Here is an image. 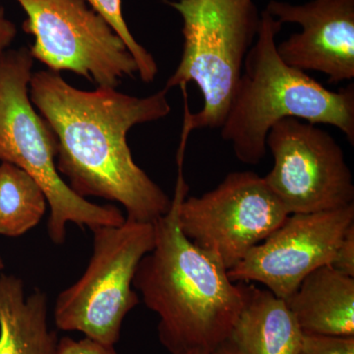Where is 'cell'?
I'll return each mask as SVG.
<instances>
[{"label":"cell","mask_w":354,"mask_h":354,"mask_svg":"<svg viewBox=\"0 0 354 354\" xmlns=\"http://www.w3.org/2000/svg\"><path fill=\"white\" fill-rule=\"evenodd\" d=\"M164 88L145 97L97 87H72L53 71L32 73L30 100L57 139L59 174L79 196L120 203L127 220L153 223L171 199L133 160L127 134L135 125L165 118L171 111Z\"/></svg>","instance_id":"obj_1"},{"label":"cell","mask_w":354,"mask_h":354,"mask_svg":"<svg viewBox=\"0 0 354 354\" xmlns=\"http://www.w3.org/2000/svg\"><path fill=\"white\" fill-rule=\"evenodd\" d=\"M183 158L169 212L153 223L155 245L139 263L133 288L158 317L160 344L171 354L212 353L227 341L245 299V283L194 245L178 225V208L187 196Z\"/></svg>","instance_id":"obj_2"},{"label":"cell","mask_w":354,"mask_h":354,"mask_svg":"<svg viewBox=\"0 0 354 354\" xmlns=\"http://www.w3.org/2000/svg\"><path fill=\"white\" fill-rule=\"evenodd\" d=\"M281 23L261 13L259 31L244 60L221 138L232 144L235 157L246 165L260 164L267 155V136L288 118L339 128L354 144V85L328 90L306 72L283 62L277 51Z\"/></svg>","instance_id":"obj_3"},{"label":"cell","mask_w":354,"mask_h":354,"mask_svg":"<svg viewBox=\"0 0 354 354\" xmlns=\"http://www.w3.org/2000/svg\"><path fill=\"white\" fill-rule=\"evenodd\" d=\"M32 64L26 48L0 59V162L17 165L39 184L50 206L48 236L57 245L64 243L69 223L91 230L122 225L127 218L118 207L79 196L58 172L57 139L30 100Z\"/></svg>","instance_id":"obj_4"},{"label":"cell","mask_w":354,"mask_h":354,"mask_svg":"<svg viewBox=\"0 0 354 354\" xmlns=\"http://www.w3.org/2000/svg\"><path fill=\"white\" fill-rule=\"evenodd\" d=\"M183 19L180 62L165 88L194 82L204 99L191 113L186 87L184 116L191 130L221 128L241 79L244 60L259 31L261 14L253 0L167 1Z\"/></svg>","instance_id":"obj_5"},{"label":"cell","mask_w":354,"mask_h":354,"mask_svg":"<svg viewBox=\"0 0 354 354\" xmlns=\"http://www.w3.org/2000/svg\"><path fill=\"white\" fill-rule=\"evenodd\" d=\"M93 254L82 277L55 300L59 330L80 332L115 346L127 314L139 304L133 279L139 263L155 245L153 223L125 220L92 230Z\"/></svg>","instance_id":"obj_6"},{"label":"cell","mask_w":354,"mask_h":354,"mask_svg":"<svg viewBox=\"0 0 354 354\" xmlns=\"http://www.w3.org/2000/svg\"><path fill=\"white\" fill-rule=\"evenodd\" d=\"M35 38L32 57L50 71H71L99 87L114 88L138 73L127 44L85 0H16Z\"/></svg>","instance_id":"obj_7"},{"label":"cell","mask_w":354,"mask_h":354,"mask_svg":"<svg viewBox=\"0 0 354 354\" xmlns=\"http://www.w3.org/2000/svg\"><path fill=\"white\" fill-rule=\"evenodd\" d=\"M290 215L264 177L234 171L201 196L184 198L178 225L194 245L230 271Z\"/></svg>","instance_id":"obj_8"},{"label":"cell","mask_w":354,"mask_h":354,"mask_svg":"<svg viewBox=\"0 0 354 354\" xmlns=\"http://www.w3.org/2000/svg\"><path fill=\"white\" fill-rule=\"evenodd\" d=\"M274 167L266 183L290 214L354 204V184L341 146L313 123L288 118L268 133Z\"/></svg>","instance_id":"obj_9"},{"label":"cell","mask_w":354,"mask_h":354,"mask_svg":"<svg viewBox=\"0 0 354 354\" xmlns=\"http://www.w3.org/2000/svg\"><path fill=\"white\" fill-rule=\"evenodd\" d=\"M354 204L316 213L291 214L281 227L253 247L228 277L234 283H259L288 299L305 277L330 265L348 228Z\"/></svg>","instance_id":"obj_10"},{"label":"cell","mask_w":354,"mask_h":354,"mask_svg":"<svg viewBox=\"0 0 354 354\" xmlns=\"http://www.w3.org/2000/svg\"><path fill=\"white\" fill-rule=\"evenodd\" d=\"M281 24L302 31L277 46L279 57L301 71L325 74L329 83L354 78V0H312L293 6L271 0L265 9Z\"/></svg>","instance_id":"obj_11"},{"label":"cell","mask_w":354,"mask_h":354,"mask_svg":"<svg viewBox=\"0 0 354 354\" xmlns=\"http://www.w3.org/2000/svg\"><path fill=\"white\" fill-rule=\"evenodd\" d=\"M302 337L286 299L245 283V299L228 342L243 354H298Z\"/></svg>","instance_id":"obj_12"},{"label":"cell","mask_w":354,"mask_h":354,"mask_svg":"<svg viewBox=\"0 0 354 354\" xmlns=\"http://www.w3.org/2000/svg\"><path fill=\"white\" fill-rule=\"evenodd\" d=\"M306 334L354 335V278L330 265L310 272L286 300Z\"/></svg>","instance_id":"obj_13"},{"label":"cell","mask_w":354,"mask_h":354,"mask_svg":"<svg viewBox=\"0 0 354 354\" xmlns=\"http://www.w3.org/2000/svg\"><path fill=\"white\" fill-rule=\"evenodd\" d=\"M58 337L48 327V297H26L22 279L0 274V354H55Z\"/></svg>","instance_id":"obj_14"},{"label":"cell","mask_w":354,"mask_h":354,"mask_svg":"<svg viewBox=\"0 0 354 354\" xmlns=\"http://www.w3.org/2000/svg\"><path fill=\"white\" fill-rule=\"evenodd\" d=\"M48 207L39 184L17 165L0 162V235L19 237L36 227Z\"/></svg>","instance_id":"obj_15"},{"label":"cell","mask_w":354,"mask_h":354,"mask_svg":"<svg viewBox=\"0 0 354 354\" xmlns=\"http://www.w3.org/2000/svg\"><path fill=\"white\" fill-rule=\"evenodd\" d=\"M90 3L95 12L104 18L113 31L127 44L138 67V74L141 80L151 83L158 74V65L153 55L141 46L132 36L122 15L121 0H85Z\"/></svg>","instance_id":"obj_16"},{"label":"cell","mask_w":354,"mask_h":354,"mask_svg":"<svg viewBox=\"0 0 354 354\" xmlns=\"http://www.w3.org/2000/svg\"><path fill=\"white\" fill-rule=\"evenodd\" d=\"M298 354H354L353 337L304 333Z\"/></svg>","instance_id":"obj_17"},{"label":"cell","mask_w":354,"mask_h":354,"mask_svg":"<svg viewBox=\"0 0 354 354\" xmlns=\"http://www.w3.org/2000/svg\"><path fill=\"white\" fill-rule=\"evenodd\" d=\"M55 354H118L113 346L102 344L90 337L82 339L64 337L58 339Z\"/></svg>","instance_id":"obj_18"},{"label":"cell","mask_w":354,"mask_h":354,"mask_svg":"<svg viewBox=\"0 0 354 354\" xmlns=\"http://www.w3.org/2000/svg\"><path fill=\"white\" fill-rule=\"evenodd\" d=\"M330 266L337 271L354 278V225L344 234Z\"/></svg>","instance_id":"obj_19"},{"label":"cell","mask_w":354,"mask_h":354,"mask_svg":"<svg viewBox=\"0 0 354 354\" xmlns=\"http://www.w3.org/2000/svg\"><path fill=\"white\" fill-rule=\"evenodd\" d=\"M17 30L15 25L10 20L7 19L6 10L0 7V59L6 53L7 48L15 39Z\"/></svg>","instance_id":"obj_20"},{"label":"cell","mask_w":354,"mask_h":354,"mask_svg":"<svg viewBox=\"0 0 354 354\" xmlns=\"http://www.w3.org/2000/svg\"><path fill=\"white\" fill-rule=\"evenodd\" d=\"M212 354H243L239 349L235 348L232 342L228 341L223 342L221 346H218Z\"/></svg>","instance_id":"obj_21"},{"label":"cell","mask_w":354,"mask_h":354,"mask_svg":"<svg viewBox=\"0 0 354 354\" xmlns=\"http://www.w3.org/2000/svg\"><path fill=\"white\" fill-rule=\"evenodd\" d=\"M178 354H212V353H205V351H186V353H178Z\"/></svg>","instance_id":"obj_22"},{"label":"cell","mask_w":354,"mask_h":354,"mask_svg":"<svg viewBox=\"0 0 354 354\" xmlns=\"http://www.w3.org/2000/svg\"><path fill=\"white\" fill-rule=\"evenodd\" d=\"M3 268H4L3 260H2L1 256H0V270L3 269Z\"/></svg>","instance_id":"obj_23"}]
</instances>
